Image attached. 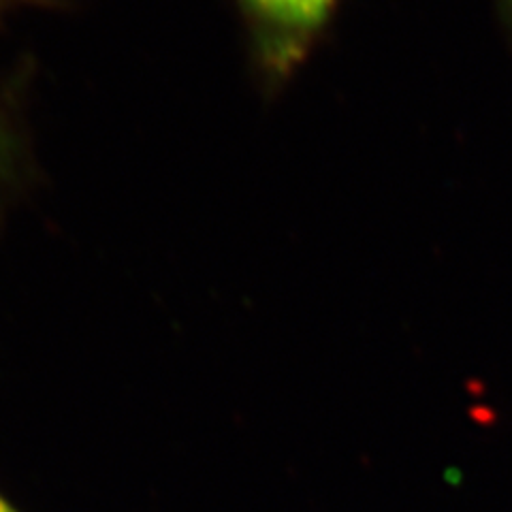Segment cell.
I'll return each mask as SVG.
<instances>
[{"mask_svg":"<svg viewBox=\"0 0 512 512\" xmlns=\"http://www.w3.org/2000/svg\"><path fill=\"white\" fill-rule=\"evenodd\" d=\"M269 67L288 69L308 50L335 0H239Z\"/></svg>","mask_w":512,"mask_h":512,"instance_id":"cell-1","label":"cell"},{"mask_svg":"<svg viewBox=\"0 0 512 512\" xmlns=\"http://www.w3.org/2000/svg\"><path fill=\"white\" fill-rule=\"evenodd\" d=\"M0 512H20V510H15V508L3 498V495H0Z\"/></svg>","mask_w":512,"mask_h":512,"instance_id":"cell-2","label":"cell"},{"mask_svg":"<svg viewBox=\"0 0 512 512\" xmlns=\"http://www.w3.org/2000/svg\"><path fill=\"white\" fill-rule=\"evenodd\" d=\"M506 7H508V15H510V20H512V0H506Z\"/></svg>","mask_w":512,"mask_h":512,"instance_id":"cell-3","label":"cell"}]
</instances>
